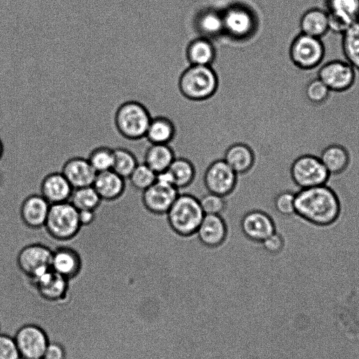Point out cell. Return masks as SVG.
I'll use <instances>...</instances> for the list:
<instances>
[{"mask_svg": "<svg viewBox=\"0 0 359 359\" xmlns=\"http://www.w3.org/2000/svg\"><path fill=\"white\" fill-rule=\"evenodd\" d=\"M165 216L173 233L189 238L196 234L204 213L198 198L189 194H179Z\"/></svg>", "mask_w": 359, "mask_h": 359, "instance_id": "2", "label": "cell"}, {"mask_svg": "<svg viewBox=\"0 0 359 359\" xmlns=\"http://www.w3.org/2000/svg\"><path fill=\"white\" fill-rule=\"evenodd\" d=\"M156 176V173L143 162L138 163L128 179L135 189L143 191L155 182Z\"/></svg>", "mask_w": 359, "mask_h": 359, "instance_id": "35", "label": "cell"}, {"mask_svg": "<svg viewBox=\"0 0 359 359\" xmlns=\"http://www.w3.org/2000/svg\"><path fill=\"white\" fill-rule=\"evenodd\" d=\"M87 159L97 173L111 170L114 148L107 145L95 147L90 150Z\"/></svg>", "mask_w": 359, "mask_h": 359, "instance_id": "34", "label": "cell"}, {"mask_svg": "<svg viewBox=\"0 0 359 359\" xmlns=\"http://www.w3.org/2000/svg\"><path fill=\"white\" fill-rule=\"evenodd\" d=\"M355 71L346 60H332L319 67L317 77L331 92L341 93L349 90L353 86Z\"/></svg>", "mask_w": 359, "mask_h": 359, "instance_id": "10", "label": "cell"}, {"mask_svg": "<svg viewBox=\"0 0 359 359\" xmlns=\"http://www.w3.org/2000/svg\"><path fill=\"white\" fill-rule=\"evenodd\" d=\"M4 150V145L3 140L0 137V158H1Z\"/></svg>", "mask_w": 359, "mask_h": 359, "instance_id": "44", "label": "cell"}, {"mask_svg": "<svg viewBox=\"0 0 359 359\" xmlns=\"http://www.w3.org/2000/svg\"><path fill=\"white\" fill-rule=\"evenodd\" d=\"M38 359H43V358H38Z\"/></svg>", "mask_w": 359, "mask_h": 359, "instance_id": "45", "label": "cell"}, {"mask_svg": "<svg viewBox=\"0 0 359 359\" xmlns=\"http://www.w3.org/2000/svg\"><path fill=\"white\" fill-rule=\"evenodd\" d=\"M273 206L281 216L295 215V193L287 190L278 193L273 198Z\"/></svg>", "mask_w": 359, "mask_h": 359, "instance_id": "38", "label": "cell"}, {"mask_svg": "<svg viewBox=\"0 0 359 359\" xmlns=\"http://www.w3.org/2000/svg\"><path fill=\"white\" fill-rule=\"evenodd\" d=\"M290 175L299 189L327 184L330 177L319 156L310 154L301 155L292 161Z\"/></svg>", "mask_w": 359, "mask_h": 359, "instance_id": "6", "label": "cell"}, {"mask_svg": "<svg viewBox=\"0 0 359 359\" xmlns=\"http://www.w3.org/2000/svg\"><path fill=\"white\" fill-rule=\"evenodd\" d=\"M240 226L245 238L258 243L276 231L273 219L267 212L260 210L246 212L241 218Z\"/></svg>", "mask_w": 359, "mask_h": 359, "instance_id": "14", "label": "cell"}, {"mask_svg": "<svg viewBox=\"0 0 359 359\" xmlns=\"http://www.w3.org/2000/svg\"><path fill=\"white\" fill-rule=\"evenodd\" d=\"M238 175L223 158L211 162L203 176V182L208 192L227 196L236 189Z\"/></svg>", "mask_w": 359, "mask_h": 359, "instance_id": "12", "label": "cell"}, {"mask_svg": "<svg viewBox=\"0 0 359 359\" xmlns=\"http://www.w3.org/2000/svg\"><path fill=\"white\" fill-rule=\"evenodd\" d=\"M73 188L62 172H51L41 181V195L50 204L69 201Z\"/></svg>", "mask_w": 359, "mask_h": 359, "instance_id": "20", "label": "cell"}, {"mask_svg": "<svg viewBox=\"0 0 359 359\" xmlns=\"http://www.w3.org/2000/svg\"><path fill=\"white\" fill-rule=\"evenodd\" d=\"M305 96L312 104L319 105L325 103L330 97V90L318 77L311 80L305 87Z\"/></svg>", "mask_w": 359, "mask_h": 359, "instance_id": "36", "label": "cell"}, {"mask_svg": "<svg viewBox=\"0 0 359 359\" xmlns=\"http://www.w3.org/2000/svg\"><path fill=\"white\" fill-rule=\"evenodd\" d=\"M38 293L48 301H57L65 296L69 280L52 269L31 280Z\"/></svg>", "mask_w": 359, "mask_h": 359, "instance_id": "21", "label": "cell"}, {"mask_svg": "<svg viewBox=\"0 0 359 359\" xmlns=\"http://www.w3.org/2000/svg\"><path fill=\"white\" fill-rule=\"evenodd\" d=\"M95 212L93 210L79 211V219L81 226L89 225L94 222L95 218Z\"/></svg>", "mask_w": 359, "mask_h": 359, "instance_id": "43", "label": "cell"}, {"mask_svg": "<svg viewBox=\"0 0 359 359\" xmlns=\"http://www.w3.org/2000/svg\"><path fill=\"white\" fill-rule=\"evenodd\" d=\"M151 118L147 106L140 102L131 100L118 107L115 115V124L123 137L138 142L145 139Z\"/></svg>", "mask_w": 359, "mask_h": 359, "instance_id": "3", "label": "cell"}, {"mask_svg": "<svg viewBox=\"0 0 359 359\" xmlns=\"http://www.w3.org/2000/svg\"><path fill=\"white\" fill-rule=\"evenodd\" d=\"M50 207V204L41 194L29 195L21 204V219L31 229L44 226Z\"/></svg>", "mask_w": 359, "mask_h": 359, "instance_id": "19", "label": "cell"}, {"mask_svg": "<svg viewBox=\"0 0 359 359\" xmlns=\"http://www.w3.org/2000/svg\"><path fill=\"white\" fill-rule=\"evenodd\" d=\"M194 25L201 36L210 39L217 37L224 34L222 13L215 8H204L196 15Z\"/></svg>", "mask_w": 359, "mask_h": 359, "instance_id": "26", "label": "cell"}, {"mask_svg": "<svg viewBox=\"0 0 359 359\" xmlns=\"http://www.w3.org/2000/svg\"><path fill=\"white\" fill-rule=\"evenodd\" d=\"M155 182L163 185L175 187L172 175L168 169L156 173Z\"/></svg>", "mask_w": 359, "mask_h": 359, "instance_id": "42", "label": "cell"}, {"mask_svg": "<svg viewBox=\"0 0 359 359\" xmlns=\"http://www.w3.org/2000/svg\"><path fill=\"white\" fill-rule=\"evenodd\" d=\"M138 164L134 153L126 147L114 148L112 170L123 179H128Z\"/></svg>", "mask_w": 359, "mask_h": 359, "instance_id": "33", "label": "cell"}, {"mask_svg": "<svg viewBox=\"0 0 359 359\" xmlns=\"http://www.w3.org/2000/svg\"><path fill=\"white\" fill-rule=\"evenodd\" d=\"M53 250L41 243L29 244L22 248L17 257L20 270L30 280L51 269Z\"/></svg>", "mask_w": 359, "mask_h": 359, "instance_id": "9", "label": "cell"}, {"mask_svg": "<svg viewBox=\"0 0 359 359\" xmlns=\"http://www.w3.org/2000/svg\"><path fill=\"white\" fill-rule=\"evenodd\" d=\"M175 158L169 144H149L144 152V163L158 173L168 169Z\"/></svg>", "mask_w": 359, "mask_h": 359, "instance_id": "28", "label": "cell"}, {"mask_svg": "<svg viewBox=\"0 0 359 359\" xmlns=\"http://www.w3.org/2000/svg\"><path fill=\"white\" fill-rule=\"evenodd\" d=\"M175 135V127L170 119L165 116H156L151 118L145 139L149 144H169Z\"/></svg>", "mask_w": 359, "mask_h": 359, "instance_id": "29", "label": "cell"}, {"mask_svg": "<svg viewBox=\"0 0 359 359\" xmlns=\"http://www.w3.org/2000/svg\"><path fill=\"white\" fill-rule=\"evenodd\" d=\"M227 234V225L222 215H204L195 236L201 245L216 248L224 243Z\"/></svg>", "mask_w": 359, "mask_h": 359, "instance_id": "16", "label": "cell"}, {"mask_svg": "<svg viewBox=\"0 0 359 359\" xmlns=\"http://www.w3.org/2000/svg\"><path fill=\"white\" fill-rule=\"evenodd\" d=\"M186 56L191 65L211 66L215 59L216 51L210 39L200 36L189 42Z\"/></svg>", "mask_w": 359, "mask_h": 359, "instance_id": "27", "label": "cell"}, {"mask_svg": "<svg viewBox=\"0 0 359 359\" xmlns=\"http://www.w3.org/2000/svg\"><path fill=\"white\" fill-rule=\"evenodd\" d=\"M218 77L211 66L190 65L179 79V89L186 98L204 100L212 97L218 87Z\"/></svg>", "mask_w": 359, "mask_h": 359, "instance_id": "4", "label": "cell"}, {"mask_svg": "<svg viewBox=\"0 0 359 359\" xmlns=\"http://www.w3.org/2000/svg\"><path fill=\"white\" fill-rule=\"evenodd\" d=\"M289 55L297 67L311 70L322 64L325 55V47L320 38L300 32L290 43Z\"/></svg>", "mask_w": 359, "mask_h": 359, "instance_id": "7", "label": "cell"}, {"mask_svg": "<svg viewBox=\"0 0 359 359\" xmlns=\"http://www.w3.org/2000/svg\"><path fill=\"white\" fill-rule=\"evenodd\" d=\"M341 200L327 184L295 192V215L316 227H329L340 218Z\"/></svg>", "mask_w": 359, "mask_h": 359, "instance_id": "1", "label": "cell"}, {"mask_svg": "<svg viewBox=\"0 0 359 359\" xmlns=\"http://www.w3.org/2000/svg\"><path fill=\"white\" fill-rule=\"evenodd\" d=\"M299 28L301 33L321 39L330 31L327 11L320 8L306 10L299 20Z\"/></svg>", "mask_w": 359, "mask_h": 359, "instance_id": "25", "label": "cell"}, {"mask_svg": "<svg viewBox=\"0 0 359 359\" xmlns=\"http://www.w3.org/2000/svg\"><path fill=\"white\" fill-rule=\"evenodd\" d=\"M260 244L262 249L267 253L276 255L283 252L285 241L283 236L276 231L262 241Z\"/></svg>", "mask_w": 359, "mask_h": 359, "instance_id": "40", "label": "cell"}, {"mask_svg": "<svg viewBox=\"0 0 359 359\" xmlns=\"http://www.w3.org/2000/svg\"><path fill=\"white\" fill-rule=\"evenodd\" d=\"M92 186L102 200L108 201L121 197L126 188L125 179L112 170L97 172Z\"/></svg>", "mask_w": 359, "mask_h": 359, "instance_id": "22", "label": "cell"}, {"mask_svg": "<svg viewBox=\"0 0 359 359\" xmlns=\"http://www.w3.org/2000/svg\"><path fill=\"white\" fill-rule=\"evenodd\" d=\"M142 193V202L147 211L156 215H165L179 195L180 190L155 182Z\"/></svg>", "mask_w": 359, "mask_h": 359, "instance_id": "15", "label": "cell"}, {"mask_svg": "<svg viewBox=\"0 0 359 359\" xmlns=\"http://www.w3.org/2000/svg\"><path fill=\"white\" fill-rule=\"evenodd\" d=\"M224 34L235 40L252 36L257 27V20L251 8L243 4H233L222 11Z\"/></svg>", "mask_w": 359, "mask_h": 359, "instance_id": "8", "label": "cell"}, {"mask_svg": "<svg viewBox=\"0 0 359 359\" xmlns=\"http://www.w3.org/2000/svg\"><path fill=\"white\" fill-rule=\"evenodd\" d=\"M319 158L330 176L344 173L351 163L348 149L340 144L327 145L322 150Z\"/></svg>", "mask_w": 359, "mask_h": 359, "instance_id": "24", "label": "cell"}, {"mask_svg": "<svg viewBox=\"0 0 359 359\" xmlns=\"http://www.w3.org/2000/svg\"><path fill=\"white\" fill-rule=\"evenodd\" d=\"M168 170L172 175L175 187L179 190L189 186L196 177L194 165L184 157H175Z\"/></svg>", "mask_w": 359, "mask_h": 359, "instance_id": "31", "label": "cell"}, {"mask_svg": "<svg viewBox=\"0 0 359 359\" xmlns=\"http://www.w3.org/2000/svg\"><path fill=\"white\" fill-rule=\"evenodd\" d=\"M341 50L345 60L359 71V22L341 34Z\"/></svg>", "mask_w": 359, "mask_h": 359, "instance_id": "30", "label": "cell"}, {"mask_svg": "<svg viewBox=\"0 0 359 359\" xmlns=\"http://www.w3.org/2000/svg\"><path fill=\"white\" fill-rule=\"evenodd\" d=\"M44 227L57 241L70 240L81 228L79 211L69 201L50 205Z\"/></svg>", "mask_w": 359, "mask_h": 359, "instance_id": "5", "label": "cell"}, {"mask_svg": "<svg viewBox=\"0 0 359 359\" xmlns=\"http://www.w3.org/2000/svg\"><path fill=\"white\" fill-rule=\"evenodd\" d=\"M223 159L238 175H244L252 168L255 156L250 146L238 142L230 145L226 149Z\"/></svg>", "mask_w": 359, "mask_h": 359, "instance_id": "23", "label": "cell"}, {"mask_svg": "<svg viewBox=\"0 0 359 359\" xmlns=\"http://www.w3.org/2000/svg\"><path fill=\"white\" fill-rule=\"evenodd\" d=\"M198 201L204 215H221L226 207V197L208 191Z\"/></svg>", "mask_w": 359, "mask_h": 359, "instance_id": "37", "label": "cell"}, {"mask_svg": "<svg viewBox=\"0 0 359 359\" xmlns=\"http://www.w3.org/2000/svg\"><path fill=\"white\" fill-rule=\"evenodd\" d=\"M13 337L21 359L42 358L50 341L44 330L34 324L22 325Z\"/></svg>", "mask_w": 359, "mask_h": 359, "instance_id": "11", "label": "cell"}, {"mask_svg": "<svg viewBox=\"0 0 359 359\" xmlns=\"http://www.w3.org/2000/svg\"><path fill=\"white\" fill-rule=\"evenodd\" d=\"M64 346L56 341H49L43 355V359H65Z\"/></svg>", "mask_w": 359, "mask_h": 359, "instance_id": "41", "label": "cell"}, {"mask_svg": "<svg viewBox=\"0 0 359 359\" xmlns=\"http://www.w3.org/2000/svg\"><path fill=\"white\" fill-rule=\"evenodd\" d=\"M61 172L73 189L92 186L97 175L87 158L74 156L63 165Z\"/></svg>", "mask_w": 359, "mask_h": 359, "instance_id": "17", "label": "cell"}, {"mask_svg": "<svg viewBox=\"0 0 359 359\" xmlns=\"http://www.w3.org/2000/svg\"><path fill=\"white\" fill-rule=\"evenodd\" d=\"M330 31L342 34L359 22V0H325Z\"/></svg>", "mask_w": 359, "mask_h": 359, "instance_id": "13", "label": "cell"}, {"mask_svg": "<svg viewBox=\"0 0 359 359\" xmlns=\"http://www.w3.org/2000/svg\"><path fill=\"white\" fill-rule=\"evenodd\" d=\"M50 267L54 272L69 280L80 273L81 257L74 249L60 246L53 250Z\"/></svg>", "mask_w": 359, "mask_h": 359, "instance_id": "18", "label": "cell"}, {"mask_svg": "<svg viewBox=\"0 0 359 359\" xmlns=\"http://www.w3.org/2000/svg\"><path fill=\"white\" fill-rule=\"evenodd\" d=\"M0 359H21L13 336L0 333Z\"/></svg>", "mask_w": 359, "mask_h": 359, "instance_id": "39", "label": "cell"}, {"mask_svg": "<svg viewBox=\"0 0 359 359\" xmlns=\"http://www.w3.org/2000/svg\"><path fill=\"white\" fill-rule=\"evenodd\" d=\"M69 201L79 210H93L100 206L101 198L93 186L74 189Z\"/></svg>", "mask_w": 359, "mask_h": 359, "instance_id": "32", "label": "cell"}]
</instances>
